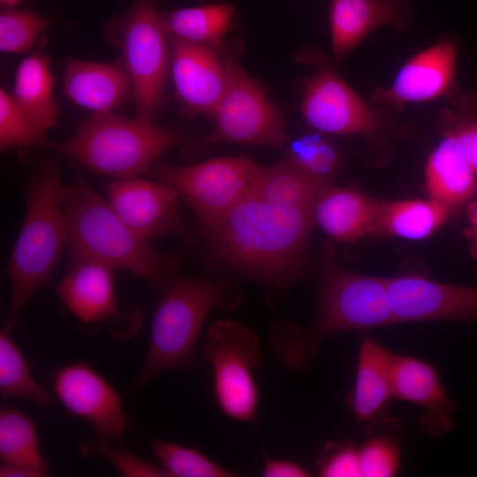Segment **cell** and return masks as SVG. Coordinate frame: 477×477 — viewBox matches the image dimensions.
<instances>
[{"mask_svg":"<svg viewBox=\"0 0 477 477\" xmlns=\"http://www.w3.org/2000/svg\"><path fill=\"white\" fill-rule=\"evenodd\" d=\"M211 250L232 269L279 295L308 263L313 210L269 203L254 195L201 223Z\"/></svg>","mask_w":477,"mask_h":477,"instance_id":"cell-1","label":"cell"},{"mask_svg":"<svg viewBox=\"0 0 477 477\" xmlns=\"http://www.w3.org/2000/svg\"><path fill=\"white\" fill-rule=\"evenodd\" d=\"M395 323L387 277L346 269L337 260L332 243L326 241L321 253L319 304L314 323L303 329L281 319L270 327L269 338L284 365L307 373L327 337Z\"/></svg>","mask_w":477,"mask_h":477,"instance_id":"cell-2","label":"cell"},{"mask_svg":"<svg viewBox=\"0 0 477 477\" xmlns=\"http://www.w3.org/2000/svg\"><path fill=\"white\" fill-rule=\"evenodd\" d=\"M70 256L102 261L126 270L159 290L177 260L137 236L80 176L61 187Z\"/></svg>","mask_w":477,"mask_h":477,"instance_id":"cell-3","label":"cell"},{"mask_svg":"<svg viewBox=\"0 0 477 477\" xmlns=\"http://www.w3.org/2000/svg\"><path fill=\"white\" fill-rule=\"evenodd\" d=\"M155 311L148 353L137 379L143 387L156 375L188 368L203 325L215 308L231 310L240 295L225 280L210 281L170 274Z\"/></svg>","mask_w":477,"mask_h":477,"instance_id":"cell-4","label":"cell"},{"mask_svg":"<svg viewBox=\"0 0 477 477\" xmlns=\"http://www.w3.org/2000/svg\"><path fill=\"white\" fill-rule=\"evenodd\" d=\"M61 175L49 162L33 176L23 226L9 259V311L4 329L11 332L33 295L44 285L67 243L61 202Z\"/></svg>","mask_w":477,"mask_h":477,"instance_id":"cell-5","label":"cell"},{"mask_svg":"<svg viewBox=\"0 0 477 477\" xmlns=\"http://www.w3.org/2000/svg\"><path fill=\"white\" fill-rule=\"evenodd\" d=\"M183 136L155 122L108 113H93L75 125L74 134L57 149L100 175L133 178L152 167Z\"/></svg>","mask_w":477,"mask_h":477,"instance_id":"cell-6","label":"cell"},{"mask_svg":"<svg viewBox=\"0 0 477 477\" xmlns=\"http://www.w3.org/2000/svg\"><path fill=\"white\" fill-rule=\"evenodd\" d=\"M226 86L214 113V127L202 146L228 142L282 149L289 141L281 110L239 64L237 52L224 55Z\"/></svg>","mask_w":477,"mask_h":477,"instance_id":"cell-7","label":"cell"},{"mask_svg":"<svg viewBox=\"0 0 477 477\" xmlns=\"http://www.w3.org/2000/svg\"><path fill=\"white\" fill-rule=\"evenodd\" d=\"M118 47L132 83L136 118L154 122L170 70V48L154 0H133L120 23Z\"/></svg>","mask_w":477,"mask_h":477,"instance_id":"cell-8","label":"cell"},{"mask_svg":"<svg viewBox=\"0 0 477 477\" xmlns=\"http://www.w3.org/2000/svg\"><path fill=\"white\" fill-rule=\"evenodd\" d=\"M203 356L213 371L214 396L222 413L240 422L254 420L259 403L254 370L262 361L257 334L234 320H219L206 334Z\"/></svg>","mask_w":477,"mask_h":477,"instance_id":"cell-9","label":"cell"},{"mask_svg":"<svg viewBox=\"0 0 477 477\" xmlns=\"http://www.w3.org/2000/svg\"><path fill=\"white\" fill-rule=\"evenodd\" d=\"M261 167L245 156H236L189 165L161 163L152 166L150 173L171 188L202 223L250 196Z\"/></svg>","mask_w":477,"mask_h":477,"instance_id":"cell-10","label":"cell"},{"mask_svg":"<svg viewBox=\"0 0 477 477\" xmlns=\"http://www.w3.org/2000/svg\"><path fill=\"white\" fill-rule=\"evenodd\" d=\"M114 270L95 259L70 256L68 269L56 292L82 330L105 329L114 338L126 340L139 330L141 316L137 307H123L117 302Z\"/></svg>","mask_w":477,"mask_h":477,"instance_id":"cell-11","label":"cell"},{"mask_svg":"<svg viewBox=\"0 0 477 477\" xmlns=\"http://www.w3.org/2000/svg\"><path fill=\"white\" fill-rule=\"evenodd\" d=\"M54 393L66 410L87 420L96 441L123 444L132 428L122 396L88 363L77 361L59 367L52 375Z\"/></svg>","mask_w":477,"mask_h":477,"instance_id":"cell-12","label":"cell"},{"mask_svg":"<svg viewBox=\"0 0 477 477\" xmlns=\"http://www.w3.org/2000/svg\"><path fill=\"white\" fill-rule=\"evenodd\" d=\"M301 112L322 132L368 135L381 128L375 112L327 65L318 66L306 83Z\"/></svg>","mask_w":477,"mask_h":477,"instance_id":"cell-13","label":"cell"},{"mask_svg":"<svg viewBox=\"0 0 477 477\" xmlns=\"http://www.w3.org/2000/svg\"><path fill=\"white\" fill-rule=\"evenodd\" d=\"M395 322L477 319V287L437 282L419 275L387 277Z\"/></svg>","mask_w":477,"mask_h":477,"instance_id":"cell-14","label":"cell"},{"mask_svg":"<svg viewBox=\"0 0 477 477\" xmlns=\"http://www.w3.org/2000/svg\"><path fill=\"white\" fill-rule=\"evenodd\" d=\"M104 187L112 209L140 238L148 242L183 231L178 196L169 186L133 177Z\"/></svg>","mask_w":477,"mask_h":477,"instance_id":"cell-15","label":"cell"},{"mask_svg":"<svg viewBox=\"0 0 477 477\" xmlns=\"http://www.w3.org/2000/svg\"><path fill=\"white\" fill-rule=\"evenodd\" d=\"M169 41L172 80L184 110L213 115L226 86L222 50L171 36Z\"/></svg>","mask_w":477,"mask_h":477,"instance_id":"cell-16","label":"cell"},{"mask_svg":"<svg viewBox=\"0 0 477 477\" xmlns=\"http://www.w3.org/2000/svg\"><path fill=\"white\" fill-rule=\"evenodd\" d=\"M390 376L394 398L415 404L425 410L420 421L422 429L434 436L452 429L456 407L434 366L392 352Z\"/></svg>","mask_w":477,"mask_h":477,"instance_id":"cell-17","label":"cell"},{"mask_svg":"<svg viewBox=\"0 0 477 477\" xmlns=\"http://www.w3.org/2000/svg\"><path fill=\"white\" fill-rule=\"evenodd\" d=\"M456 54L451 42H443L415 55L398 72L389 97L405 103L442 96L453 83Z\"/></svg>","mask_w":477,"mask_h":477,"instance_id":"cell-18","label":"cell"},{"mask_svg":"<svg viewBox=\"0 0 477 477\" xmlns=\"http://www.w3.org/2000/svg\"><path fill=\"white\" fill-rule=\"evenodd\" d=\"M379 204L360 191L329 185L314 205V224L332 240L353 242L373 234Z\"/></svg>","mask_w":477,"mask_h":477,"instance_id":"cell-19","label":"cell"},{"mask_svg":"<svg viewBox=\"0 0 477 477\" xmlns=\"http://www.w3.org/2000/svg\"><path fill=\"white\" fill-rule=\"evenodd\" d=\"M132 83L125 68L116 64L68 59L64 89L75 104L93 113H108L126 97Z\"/></svg>","mask_w":477,"mask_h":477,"instance_id":"cell-20","label":"cell"},{"mask_svg":"<svg viewBox=\"0 0 477 477\" xmlns=\"http://www.w3.org/2000/svg\"><path fill=\"white\" fill-rule=\"evenodd\" d=\"M391 353L369 337L360 344L355 382L346 398L349 410L360 423L367 424L385 417L394 398Z\"/></svg>","mask_w":477,"mask_h":477,"instance_id":"cell-21","label":"cell"},{"mask_svg":"<svg viewBox=\"0 0 477 477\" xmlns=\"http://www.w3.org/2000/svg\"><path fill=\"white\" fill-rule=\"evenodd\" d=\"M403 13V0H331L329 26L336 59L344 57L373 30L395 24Z\"/></svg>","mask_w":477,"mask_h":477,"instance_id":"cell-22","label":"cell"},{"mask_svg":"<svg viewBox=\"0 0 477 477\" xmlns=\"http://www.w3.org/2000/svg\"><path fill=\"white\" fill-rule=\"evenodd\" d=\"M428 198L453 209L477 192V174L450 132L429 155L425 167Z\"/></svg>","mask_w":477,"mask_h":477,"instance_id":"cell-23","label":"cell"},{"mask_svg":"<svg viewBox=\"0 0 477 477\" xmlns=\"http://www.w3.org/2000/svg\"><path fill=\"white\" fill-rule=\"evenodd\" d=\"M331 182L299 167L285 153L276 163L262 166L251 195L272 204L313 210L321 193Z\"/></svg>","mask_w":477,"mask_h":477,"instance_id":"cell-24","label":"cell"},{"mask_svg":"<svg viewBox=\"0 0 477 477\" xmlns=\"http://www.w3.org/2000/svg\"><path fill=\"white\" fill-rule=\"evenodd\" d=\"M53 85L49 59L42 50L25 57L17 66L11 96L23 113L44 131L57 124L58 108Z\"/></svg>","mask_w":477,"mask_h":477,"instance_id":"cell-25","label":"cell"},{"mask_svg":"<svg viewBox=\"0 0 477 477\" xmlns=\"http://www.w3.org/2000/svg\"><path fill=\"white\" fill-rule=\"evenodd\" d=\"M450 211L430 198L380 201L373 234L424 239L446 223Z\"/></svg>","mask_w":477,"mask_h":477,"instance_id":"cell-26","label":"cell"},{"mask_svg":"<svg viewBox=\"0 0 477 477\" xmlns=\"http://www.w3.org/2000/svg\"><path fill=\"white\" fill-rule=\"evenodd\" d=\"M234 11L231 4H209L160 12V17L169 36L222 50Z\"/></svg>","mask_w":477,"mask_h":477,"instance_id":"cell-27","label":"cell"},{"mask_svg":"<svg viewBox=\"0 0 477 477\" xmlns=\"http://www.w3.org/2000/svg\"><path fill=\"white\" fill-rule=\"evenodd\" d=\"M0 458L3 464L23 467L36 477L51 473L41 450L35 420L5 405L0 408Z\"/></svg>","mask_w":477,"mask_h":477,"instance_id":"cell-28","label":"cell"},{"mask_svg":"<svg viewBox=\"0 0 477 477\" xmlns=\"http://www.w3.org/2000/svg\"><path fill=\"white\" fill-rule=\"evenodd\" d=\"M0 331V396L3 400H31L42 407L51 402L50 394L34 377L26 359L10 335Z\"/></svg>","mask_w":477,"mask_h":477,"instance_id":"cell-29","label":"cell"},{"mask_svg":"<svg viewBox=\"0 0 477 477\" xmlns=\"http://www.w3.org/2000/svg\"><path fill=\"white\" fill-rule=\"evenodd\" d=\"M148 443L167 477H233L238 475L216 464L197 449L155 439L150 440Z\"/></svg>","mask_w":477,"mask_h":477,"instance_id":"cell-30","label":"cell"},{"mask_svg":"<svg viewBox=\"0 0 477 477\" xmlns=\"http://www.w3.org/2000/svg\"><path fill=\"white\" fill-rule=\"evenodd\" d=\"M51 20L42 13L12 8H4L0 13V49L9 54L29 50Z\"/></svg>","mask_w":477,"mask_h":477,"instance_id":"cell-31","label":"cell"},{"mask_svg":"<svg viewBox=\"0 0 477 477\" xmlns=\"http://www.w3.org/2000/svg\"><path fill=\"white\" fill-rule=\"evenodd\" d=\"M19 108L12 96L3 87L0 89V148L7 151L16 148L44 146L57 149L45 134Z\"/></svg>","mask_w":477,"mask_h":477,"instance_id":"cell-32","label":"cell"},{"mask_svg":"<svg viewBox=\"0 0 477 477\" xmlns=\"http://www.w3.org/2000/svg\"><path fill=\"white\" fill-rule=\"evenodd\" d=\"M80 451L87 458L99 455L106 458L125 477H167L162 467L138 458L123 444L113 446L94 440L83 443Z\"/></svg>","mask_w":477,"mask_h":477,"instance_id":"cell-33","label":"cell"},{"mask_svg":"<svg viewBox=\"0 0 477 477\" xmlns=\"http://www.w3.org/2000/svg\"><path fill=\"white\" fill-rule=\"evenodd\" d=\"M358 455L361 476L391 477L399 468L398 445L388 436L368 439L358 448Z\"/></svg>","mask_w":477,"mask_h":477,"instance_id":"cell-34","label":"cell"},{"mask_svg":"<svg viewBox=\"0 0 477 477\" xmlns=\"http://www.w3.org/2000/svg\"><path fill=\"white\" fill-rule=\"evenodd\" d=\"M286 154L305 170L331 182L335 158L331 150L324 144L312 138L299 139L292 144Z\"/></svg>","mask_w":477,"mask_h":477,"instance_id":"cell-35","label":"cell"},{"mask_svg":"<svg viewBox=\"0 0 477 477\" xmlns=\"http://www.w3.org/2000/svg\"><path fill=\"white\" fill-rule=\"evenodd\" d=\"M317 467L319 475L323 477L361 476L358 448L349 442L326 444Z\"/></svg>","mask_w":477,"mask_h":477,"instance_id":"cell-36","label":"cell"},{"mask_svg":"<svg viewBox=\"0 0 477 477\" xmlns=\"http://www.w3.org/2000/svg\"><path fill=\"white\" fill-rule=\"evenodd\" d=\"M265 477H307L308 471L301 465L289 459L267 458L262 468Z\"/></svg>","mask_w":477,"mask_h":477,"instance_id":"cell-37","label":"cell"},{"mask_svg":"<svg viewBox=\"0 0 477 477\" xmlns=\"http://www.w3.org/2000/svg\"><path fill=\"white\" fill-rule=\"evenodd\" d=\"M474 196L475 199L470 205L469 208V219L472 225V254L475 257V259H477V192Z\"/></svg>","mask_w":477,"mask_h":477,"instance_id":"cell-38","label":"cell"},{"mask_svg":"<svg viewBox=\"0 0 477 477\" xmlns=\"http://www.w3.org/2000/svg\"><path fill=\"white\" fill-rule=\"evenodd\" d=\"M1 477H36L34 473L23 467L4 465L0 466Z\"/></svg>","mask_w":477,"mask_h":477,"instance_id":"cell-39","label":"cell"},{"mask_svg":"<svg viewBox=\"0 0 477 477\" xmlns=\"http://www.w3.org/2000/svg\"><path fill=\"white\" fill-rule=\"evenodd\" d=\"M23 0H0L1 5L4 8H12L21 3Z\"/></svg>","mask_w":477,"mask_h":477,"instance_id":"cell-40","label":"cell"}]
</instances>
